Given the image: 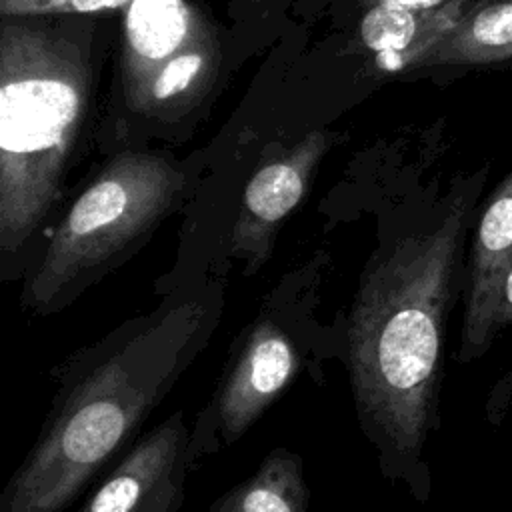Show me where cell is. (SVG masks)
<instances>
[{"instance_id":"cell-1","label":"cell","mask_w":512,"mask_h":512,"mask_svg":"<svg viewBox=\"0 0 512 512\" xmlns=\"http://www.w3.org/2000/svg\"><path fill=\"white\" fill-rule=\"evenodd\" d=\"M490 162L456 174L410 220L382 236L344 314V362L380 472L426 504L428 442L440 428L446 330L462 300L470 230Z\"/></svg>"},{"instance_id":"cell-2","label":"cell","mask_w":512,"mask_h":512,"mask_svg":"<svg viewBox=\"0 0 512 512\" xmlns=\"http://www.w3.org/2000/svg\"><path fill=\"white\" fill-rule=\"evenodd\" d=\"M222 314L224 276L210 262H180L152 310L66 356L52 370L46 418L0 494V512H64L140 438Z\"/></svg>"},{"instance_id":"cell-3","label":"cell","mask_w":512,"mask_h":512,"mask_svg":"<svg viewBox=\"0 0 512 512\" xmlns=\"http://www.w3.org/2000/svg\"><path fill=\"white\" fill-rule=\"evenodd\" d=\"M88 96L80 52L52 30L0 28V276L22 280L60 198Z\"/></svg>"},{"instance_id":"cell-4","label":"cell","mask_w":512,"mask_h":512,"mask_svg":"<svg viewBox=\"0 0 512 512\" xmlns=\"http://www.w3.org/2000/svg\"><path fill=\"white\" fill-rule=\"evenodd\" d=\"M328 268L330 256L316 252L262 298L190 428L192 466L240 440L300 376L322 380L326 362L344 360V314L324 324L316 312Z\"/></svg>"},{"instance_id":"cell-5","label":"cell","mask_w":512,"mask_h":512,"mask_svg":"<svg viewBox=\"0 0 512 512\" xmlns=\"http://www.w3.org/2000/svg\"><path fill=\"white\" fill-rule=\"evenodd\" d=\"M184 186V172L158 154L112 158L40 246L22 278V308L48 316L72 304L146 242Z\"/></svg>"},{"instance_id":"cell-6","label":"cell","mask_w":512,"mask_h":512,"mask_svg":"<svg viewBox=\"0 0 512 512\" xmlns=\"http://www.w3.org/2000/svg\"><path fill=\"white\" fill-rule=\"evenodd\" d=\"M122 86L132 112L176 118L210 90L220 50L208 22L186 0L124 6Z\"/></svg>"},{"instance_id":"cell-7","label":"cell","mask_w":512,"mask_h":512,"mask_svg":"<svg viewBox=\"0 0 512 512\" xmlns=\"http://www.w3.org/2000/svg\"><path fill=\"white\" fill-rule=\"evenodd\" d=\"M192 468L190 428L178 410L142 434L98 478L78 512H178Z\"/></svg>"},{"instance_id":"cell-8","label":"cell","mask_w":512,"mask_h":512,"mask_svg":"<svg viewBox=\"0 0 512 512\" xmlns=\"http://www.w3.org/2000/svg\"><path fill=\"white\" fill-rule=\"evenodd\" d=\"M328 146V134L314 130L290 150L264 162L246 182L228 238V254L242 262L244 276L260 272L270 260L280 224L302 202Z\"/></svg>"},{"instance_id":"cell-9","label":"cell","mask_w":512,"mask_h":512,"mask_svg":"<svg viewBox=\"0 0 512 512\" xmlns=\"http://www.w3.org/2000/svg\"><path fill=\"white\" fill-rule=\"evenodd\" d=\"M512 260V170L480 202L468 242L462 294V324L456 360H480L494 344V296L506 264Z\"/></svg>"},{"instance_id":"cell-10","label":"cell","mask_w":512,"mask_h":512,"mask_svg":"<svg viewBox=\"0 0 512 512\" xmlns=\"http://www.w3.org/2000/svg\"><path fill=\"white\" fill-rule=\"evenodd\" d=\"M418 68L452 72L512 68V0L480 2L420 60Z\"/></svg>"},{"instance_id":"cell-11","label":"cell","mask_w":512,"mask_h":512,"mask_svg":"<svg viewBox=\"0 0 512 512\" xmlns=\"http://www.w3.org/2000/svg\"><path fill=\"white\" fill-rule=\"evenodd\" d=\"M304 458L288 448L270 450L240 484L214 500L208 512H308Z\"/></svg>"},{"instance_id":"cell-12","label":"cell","mask_w":512,"mask_h":512,"mask_svg":"<svg viewBox=\"0 0 512 512\" xmlns=\"http://www.w3.org/2000/svg\"><path fill=\"white\" fill-rule=\"evenodd\" d=\"M132 0H0L4 18L96 14L128 6Z\"/></svg>"},{"instance_id":"cell-13","label":"cell","mask_w":512,"mask_h":512,"mask_svg":"<svg viewBox=\"0 0 512 512\" xmlns=\"http://www.w3.org/2000/svg\"><path fill=\"white\" fill-rule=\"evenodd\" d=\"M512 326V260L506 264L494 296L492 332L498 338L506 328Z\"/></svg>"},{"instance_id":"cell-14","label":"cell","mask_w":512,"mask_h":512,"mask_svg":"<svg viewBox=\"0 0 512 512\" xmlns=\"http://www.w3.org/2000/svg\"><path fill=\"white\" fill-rule=\"evenodd\" d=\"M462 2L466 0H374L372 6L398 12V14H408V16H428V14H436L452 6H458Z\"/></svg>"},{"instance_id":"cell-15","label":"cell","mask_w":512,"mask_h":512,"mask_svg":"<svg viewBox=\"0 0 512 512\" xmlns=\"http://www.w3.org/2000/svg\"><path fill=\"white\" fill-rule=\"evenodd\" d=\"M498 402L504 406V410H506V406H510V402H512V370H510L508 374H504V376L500 378V382L494 386L492 396H490V402H488V406H486L488 412H490L492 408H496Z\"/></svg>"}]
</instances>
